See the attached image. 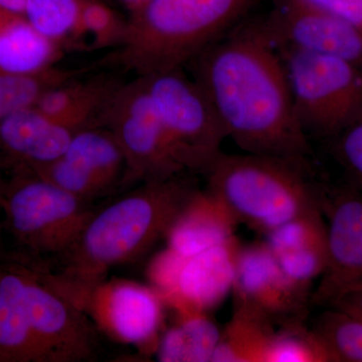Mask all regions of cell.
<instances>
[{"label":"cell","instance_id":"obj_29","mask_svg":"<svg viewBox=\"0 0 362 362\" xmlns=\"http://www.w3.org/2000/svg\"><path fill=\"white\" fill-rule=\"evenodd\" d=\"M26 4L28 0H0V9L23 16Z\"/></svg>","mask_w":362,"mask_h":362},{"label":"cell","instance_id":"obj_5","mask_svg":"<svg viewBox=\"0 0 362 362\" xmlns=\"http://www.w3.org/2000/svg\"><path fill=\"white\" fill-rule=\"evenodd\" d=\"M276 47L295 116L309 140L328 141L362 119V66L289 45Z\"/></svg>","mask_w":362,"mask_h":362},{"label":"cell","instance_id":"obj_15","mask_svg":"<svg viewBox=\"0 0 362 362\" xmlns=\"http://www.w3.org/2000/svg\"><path fill=\"white\" fill-rule=\"evenodd\" d=\"M238 221L209 189H197L169 228L168 247L189 258L235 239Z\"/></svg>","mask_w":362,"mask_h":362},{"label":"cell","instance_id":"obj_4","mask_svg":"<svg viewBox=\"0 0 362 362\" xmlns=\"http://www.w3.org/2000/svg\"><path fill=\"white\" fill-rule=\"evenodd\" d=\"M238 223L266 235L288 221L319 213L323 181L310 158L221 154L204 175Z\"/></svg>","mask_w":362,"mask_h":362},{"label":"cell","instance_id":"obj_20","mask_svg":"<svg viewBox=\"0 0 362 362\" xmlns=\"http://www.w3.org/2000/svg\"><path fill=\"white\" fill-rule=\"evenodd\" d=\"M84 0H28L23 16L45 39L64 52L83 49Z\"/></svg>","mask_w":362,"mask_h":362},{"label":"cell","instance_id":"obj_30","mask_svg":"<svg viewBox=\"0 0 362 362\" xmlns=\"http://www.w3.org/2000/svg\"><path fill=\"white\" fill-rule=\"evenodd\" d=\"M147 1H148V0H144V4H146ZM143 4H142V6H143Z\"/></svg>","mask_w":362,"mask_h":362},{"label":"cell","instance_id":"obj_9","mask_svg":"<svg viewBox=\"0 0 362 362\" xmlns=\"http://www.w3.org/2000/svg\"><path fill=\"white\" fill-rule=\"evenodd\" d=\"M321 211L327 233V264L311 302L327 308L342 295L362 288V194L349 182H323Z\"/></svg>","mask_w":362,"mask_h":362},{"label":"cell","instance_id":"obj_17","mask_svg":"<svg viewBox=\"0 0 362 362\" xmlns=\"http://www.w3.org/2000/svg\"><path fill=\"white\" fill-rule=\"evenodd\" d=\"M65 52L45 39L23 14L0 9V74L32 76L57 66Z\"/></svg>","mask_w":362,"mask_h":362},{"label":"cell","instance_id":"obj_3","mask_svg":"<svg viewBox=\"0 0 362 362\" xmlns=\"http://www.w3.org/2000/svg\"><path fill=\"white\" fill-rule=\"evenodd\" d=\"M258 0H148L106 64L136 77L185 68L239 25Z\"/></svg>","mask_w":362,"mask_h":362},{"label":"cell","instance_id":"obj_8","mask_svg":"<svg viewBox=\"0 0 362 362\" xmlns=\"http://www.w3.org/2000/svg\"><path fill=\"white\" fill-rule=\"evenodd\" d=\"M101 125L113 133L125 158L121 187L187 173L176 160L141 78L119 88L102 117Z\"/></svg>","mask_w":362,"mask_h":362},{"label":"cell","instance_id":"obj_18","mask_svg":"<svg viewBox=\"0 0 362 362\" xmlns=\"http://www.w3.org/2000/svg\"><path fill=\"white\" fill-rule=\"evenodd\" d=\"M97 178L109 192L122 183L125 158L113 133L102 125L78 130L64 156Z\"/></svg>","mask_w":362,"mask_h":362},{"label":"cell","instance_id":"obj_23","mask_svg":"<svg viewBox=\"0 0 362 362\" xmlns=\"http://www.w3.org/2000/svg\"><path fill=\"white\" fill-rule=\"evenodd\" d=\"M81 71L58 66L32 76L0 74V121L21 109L35 106L45 90L75 77Z\"/></svg>","mask_w":362,"mask_h":362},{"label":"cell","instance_id":"obj_22","mask_svg":"<svg viewBox=\"0 0 362 362\" xmlns=\"http://www.w3.org/2000/svg\"><path fill=\"white\" fill-rule=\"evenodd\" d=\"M311 330L329 354L331 362H362L361 319L329 307L317 317Z\"/></svg>","mask_w":362,"mask_h":362},{"label":"cell","instance_id":"obj_1","mask_svg":"<svg viewBox=\"0 0 362 362\" xmlns=\"http://www.w3.org/2000/svg\"><path fill=\"white\" fill-rule=\"evenodd\" d=\"M185 68L211 100L228 138L246 153L313 156L277 47L259 18L243 21Z\"/></svg>","mask_w":362,"mask_h":362},{"label":"cell","instance_id":"obj_27","mask_svg":"<svg viewBox=\"0 0 362 362\" xmlns=\"http://www.w3.org/2000/svg\"><path fill=\"white\" fill-rule=\"evenodd\" d=\"M345 23L362 33V0H298Z\"/></svg>","mask_w":362,"mask_h":362},{"label":"cell","instance_id":"obj_13","mask_svg":"<svg viewBox=\"0 0 362 362\" xmlns=\"http://www.w3.org/2000/svg\"><path fill=\"white\" fill-rule=\"evenodd\" d=\"M78 131L35 106L21 109L0 121V156L13 169L45 165L64 156Z\"/></svg>","mask_w":362,"mask_h":362},{"label":"cell","instance_id":"obj_14","mask_svg":"<svg viewBox=\"0 0 362 362\" xmlns=\"http://www.w3.org/2000/svg\"><path fill=\"white\" fill-rule=\"evenodd\" d=\"M239 245L233 239L185 258L169 301L181 314L216 308L233 291Z\"/></svg>","mask_w":362,"mask_h":362},{"label":"cell","instance_id":"obj_12","mask_svg":"<svg viewBox=\"0 0 362 362\" xmlns=\"http://www.w3.org/2000/svg\"><path fill=\"white\" fill-rule=\"evenodd\" d=\"M83 310L89 312L119 341L144 345L158 334L163 309L156 290L129 281H116L98 286Z\"/></svg>","mask_w":362,"mask_h":362},{"label":"cell","instance_id":"obj_6","mask_svg":"<svg viewBox=\"0 0 362 362\" xmlns=\"http://www.w3.org/2000/svg\"><path fill=\"white\" fill-rule=\"evenodd\" d=\"M0 187V209L14 240L30 256L61 259L75 246L94 211L88 202L28 168H13Z\"/></svg>","mask_w":362,"mask_h":362},{"label":"cell","instance_id":"obj_19","mask_svg":"<svg viewBox=\"0 0 362 362\" xmlns=\"http://www.w3.org/2000/svg\"><path fill=\"white\" fill-rule=\"evenodd\" d=\"M221 331L202 312L182 314L157 345V358L163 362L211 361Z\"/></svg>","mask_w":362,"mask_h":362},{"label":"cell","instance_id":"obj_2","mask_svg":"<svg viewBox=\"0 0 362 362\" xmlns=\"http://www.w3.org/2000/svg\"><path fill=\"white\" fill-rule=\"evenodd\" d=\"M192 173L140 183L139 187L92 214L57 273L45 277L83 309L113 267L144 254L165 238L169 228L199 187Z\"/></svg>","mask_w":362,"mask_h":362},{"label":"cell","instance_id":"obj_28","mask_svg":"<svg viewBox=\"0 0 362 362\" xmlns=\"http://www.w3.org/2000/svg\"><path fill=\"white\" fill-rule=\"evenodd\" d=\"M329 307L345 312V313L362 320V288L342 295L341 297L338 298L337 301L333 302ZM329 307H327V308H329Z\"/></svg>","mask_w":362,"mask_h":362},{"label":"cell","instance_id":"obj_11","mask_svg":"<svg viewBox=\"0 0 362 362\" xmlns=\"http://www.w3.org/2000/svg\"><path fill=\"white\" fill-rule=\"evenodd\" d=\"M275 47L289 45L362 66V33L349 23L298 0H277L259 18Z\"/></svg>","mask_w":362,"mask_h":362},{"label":"cell","instance_id":"obj_7","mask_svg":"<svg viewBox=\"0 0 362 362\" xmlns=\"http://www.w3.org/2000/svg\"><path fill=\"white\" fill-rule=\"evenodd\" d=\"M168 136L176 160L187 173H204L223 154L228 138L211 100L185 68L140 77Z\"/></svg>","mask_w":362,"mask_h":362},{"label":"cell","instance_id":"obj_21","mask_svg":"<svg viewBox=\"0 0 362 362\" xmlns=\"http://www.w3.org/2000/svg\"><path fill=\"white\" fill-rule=\"evenodd\" d=\"M275 330L273 324L242 310L221 331L211 361H263Z\"/></svg>","mask_w":362,"mask_h":362},{"label":"cell","instance_id":"obj_25","mask_svg":"<svg viewBox=\"0 0 362 362\" xmlns=\"http://www.w3.org/2000/svg\"><path fill=\"white\" fill-rule=\"evenodd\" d=\"M82 21L90 49L114 51L122 45L128 20H123L104 0H84Z\"/></svg>","mask_w":362,"mask_h":362},{"label":"cell","instance_id":"obj_10","mask_svg":"<svg viewBox=\"0 0 362 362\" xmlns=\"http://www.w3.org/2000/svg\"><path fill=\"white\" fill-rule=\"evenodd\" d=\"M233 292L235 310L281 326L301 322L307 296L287 280L266 243L240 247Z\"/></svg>","mask_w":362,"mask_h":362},{"label":"cell","instance_id":"obj_26","mask_svg":"<svg viewBox=\"0 0 362 362\" xmlns=\"http://www.w3.org/2000/svg\"><path fill=\"white\" fill-rule=\"evenodd\" d=\"M327 142L346 182L362 194V119Z\"/></svg>","mask_w":362,"mask_h":362},{"label":"cell","instance_id":"obj_16","mask_svg":"<svg viewBox=\"0 0 362 362\" xmlns=\"http://www.w3.org/2000/svg\"><path fill=\"white\" fill-rule=\"evenodd\" d=\"M77 78L45 90L35 108L75 130L101 125L102 117L122 81L106 74L87 80Z\"/></svg>","mask_w":362,"mask_h":362},{"label":"cell","instance_id":"obj_24","mask_svg":"<svg viewBox=\"0 0 362 362\" xmlns=\"http://www.w3.org/2000/svg\"><path fill=\"white\" fill-rule=\"evenodd\" d=\"M329 354L313 331L301 322L288 324L274 332L264 362H327Z\"/></svg>","mask_w":362,"mask_h":362}]
</instances>
